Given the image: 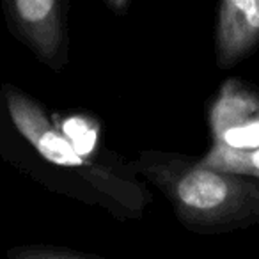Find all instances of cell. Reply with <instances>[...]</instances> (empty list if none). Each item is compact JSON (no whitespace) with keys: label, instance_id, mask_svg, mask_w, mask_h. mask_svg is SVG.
Segmentation results:
<instances>
[{"label":"cell","instance_id":"6da1fadb","mask_svg":"<svg viewBox=\"0 0 259 259\" xmlns=\"http://www.w3.org/2000/svg\"><path fill=\"white\" fill-rule=\"evenodd\" d=\"M0 155L52 190L105 208L117 219H139L151 201L128 162L112 153L85 156L71 144L45 107L11 83L0 89Z\"/></svg>","mask_w":259,"mask_h":259},{"label":"cell","instance_id":"7a4b0ae2","mask_svg":"<svg viewBox=\"0 0 259 259\" xmlns=\"http://www.w3.org/2000/svg\"><path fill=\"white\" fill-rule=\"evenodd\" d=\"M192 233L220 234L259 226V180L180 153L146 149L128 162Z\"/></svg>","mask_w":259,"mask_h":259},{"label":"cell","instance_id":"3957f363","mask_svg":"<svg viewBox=\"0 0 259 259\" xmlns=\"http://www.w3.org/2000/svg\"><path fill=\"white\" fill-rule=\"evenodd\" d=\"M208 124L211 148L202 162L259 180V91L227 78L209 105Z\"/></svg>","mask_w":259,"mask_h":259},{"label":"cell","instance_id":"277c9868","mask_svg":"<svg viewBox=\"0 0 259 259\" xmlns=\"http://www.w3.org/2000/svg\"><path fill=\"white\" fill-rule=\"evenodd\" d=\"M8 29L39 62L61 71L69 62V0H2Z\"/></svg>","mask_w":259,"mask_h":259},{"label":"cell","instance_id":"5b68a950","mask_svg":"<svg viewBox=\"0 0 259 259\" xmlns=\"http://www.w3.org/2000/svg\"><path fill=\"white\" fill-rule=\"evenodd\" d=\"M259 48V0H219L215 59L231 69Z\"/></svg>","mask_w":259,"mask_h":259},{"label":"cell","instance_id":"8992f818","mask_svg":"<svg viewBox=\"0 0 259 259\" xmlns=\"http://www.w3.org/2000/svg\"><path fill=\"white\" fill-rule=\"evenodd\" d=\"M54 121L82 155L93 158L112 155L100 146L101 132L96 117L89 114H68L64 117H54Z\"/></svg>","mask_w":259,"mask_h":259},{"label":"cell","instance_id":"52a82bcc","mask_svg":"<svg viewBox=\"0 0 259 259\" xmlns=\"http://www.w3.org/2000/svg\"><path fill=\"white\" fill-rule=\"evenodd\" d=\"M9 257L16 259H73V257H89L87 254L76 250H69L66 247H52V245H43V247H16L8 252Z\"/></svg>","mask_w":259,"mask_h":259},{"label":"cell","instance_id":"ba28073f","mask_svg":"<svg viewBox=\"0 0 259 259\" xmlns=\"http://www.w3.org/2000/svg\"><path fill=\"white\" fill-rule=\"evenodd\" d=\"M105 4H107L112 11L119 13V15H124V13L130 9L132 0H105Z\"/></svg>","mask_w":259,"mask_h":259}]
</instances>
